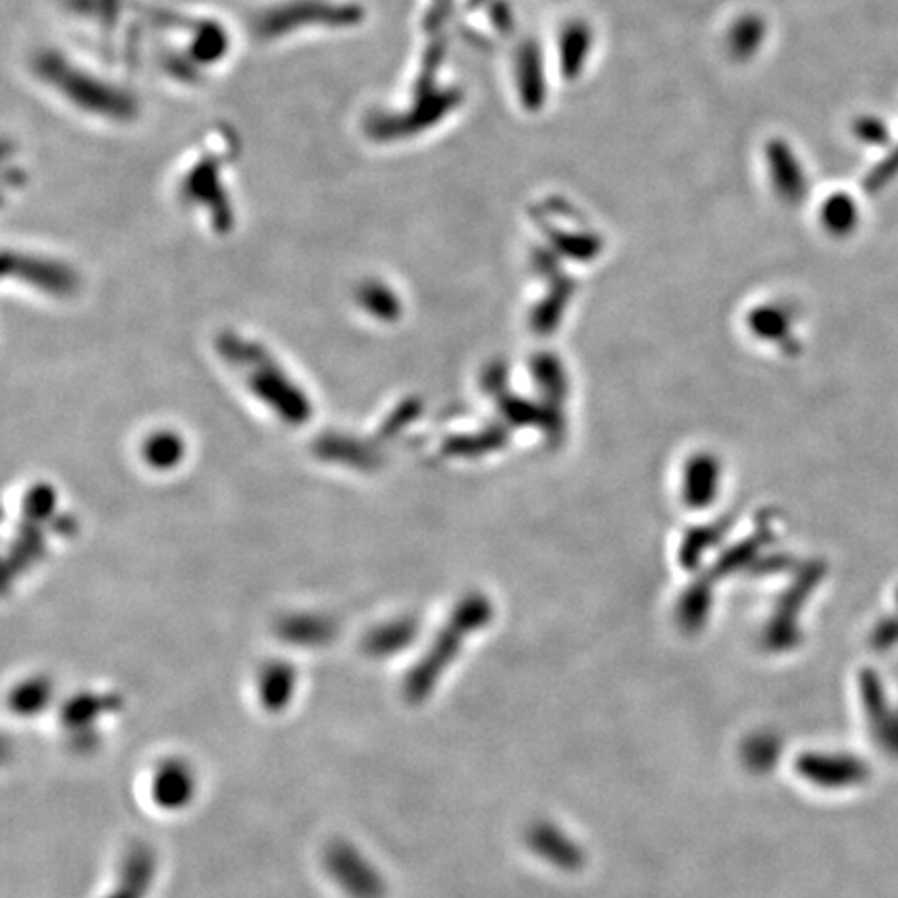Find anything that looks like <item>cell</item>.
Masks as SVG:
<instances>
[{"label":"cell","mask_w":898,"mask_h":898,"mask_svg":"<svg viewBox=\"0 0 898 898\" xmlns=\"http://www.w3.org/2000/svg\"><path fill=\"white\" fill-rule=\"evenodd\" d=\"M219 352L244 375L246 385L256 398L275 410L279 418L289 425H304L310 418L312 406L306 393L285 375L273 356L256 341L227 333L219 337Z\"/></svg>","instance_id":"obj_1"},{"label":"cell","mask_w":898,"mask_h":898,"mask_svg":"<svg viewBox=\"0 0 898 898\" xmlns=\"http://www.w3.org/2000/svg\"><path fill=\"white\" fill-rule=\"evenodd\" d=\"M323 863L333 884L348 898H385L387 882L383 874L356 844L348 840L331 842Z\"/></svg>","instance_id":"obj_2"},{"label":"cell","mask_w":898,"mask_h":898,"mask_svg":"<svg viewBox=\"0 0 898 898\" xmlns=\"http://www.w3.org/2000/svg\"><path fill=\"white\" fill-rule=\"evenodd\" d=\"M55 508V491L46 485H38L25 497L23 504V522L19 535L15 537L13 553L7 560V574H19L36 562V558L44 551V539L40 533V522Z\"/></svg>","instance_id":"obj_3"},{"label":"cell","mask_w":898,"mask_h":898,"mask_svg":"<svg viewBox=\"0 0 898 898\" xmlns=\"http://www.w3.org/2000/svg\"><path fill=\"white\" fill-rule=\"evenodd\" d=\"M196 792V774L188 761L169 757L158 763L150 784V795L156 807L163 811H181L192 805Z\"/></svg>","instance_id":"obj_4"},{"label":"cell","mask_w":898,"mask_h":898,"mask_svg":"<svg viewBox=\"0 0 898 898\" xmlns=\"http://www.w3.org/2000/svg\"><path fill=\"white\" fill-rule=\"evenodd\" d=\"M156 853L150 844L138 840L125 851L117 882L104 898H146L156 878Z\"/></svg>","instance_id":"obj_5"},{"label":"cell","mask_w":898,"mask_h":898,"mask_svg":"<svg viewBox=\"0 0 898 898\" xmlns=\"http://www.w3.org/2000/svg\"><path fill=\"white\" fill-rule=\"evenodd\" d=\"M298 689V672L296 668L283 662V659H273V662L264 664L258 674V703L264 711L269 713H281L294 701Z\"/></svg>","instance_id":"obj_6"},{"label":"cell","mask_w":898,"mask_h":898,"mask_svg":"<svg viewBox=\"0 0 898 898\" xmlns=\"http://www.w3.org/2000/svg\"><path fill=\"white\" fill-rule=\"evenodd\" d=\"M121 709V697L117 695H96V693H77L67 699L61 707V724L69 730V734L94 730V724L104 713H113Z\"/></svg>","instance_id":"obj_7"},{"label":"cell","mask_w":898,"mask_h":898,"mask_svg":"<svg viewBox=\"0 0 898 898\" xmlns=\"http://www.w3.org/2000/svg\"><path fill=\"white\" fill-rule=\"evenodd\" d=\"M277 635L296 647H321L335 637V624L325 616H287L277 624Z\"/></svg>","instance_id":"obj_8"},{"label":"cell","mask_w":898,"mask_h":898,"mask_svg":"<svg viewBox=\"0 0 898 898\" xmlns=\"http://www.w3.org/2000/svg\"><path fill=\"white\" fill-rule=\"evenodd\" d=\"M414 622L412 620H393L373 628L362 641V651L375 659L391 657L404 651L414 639Z\"/></svg>","instance_id":"obj_9"},{"label":"cell","mask_w":898,"mask_h":898,"mask_svg":"<svg viewBox=\"0 0 898 898\" xmlns=\"http://www.w3.org/2000/svg\"><path fill=\"white\" fill-rule=\"evenodd\" d=\"M55 699V686L44 676H32L15 684L9 693V709L19 718H36Z\"/></svg>","instance_id":"obj_10"},{"label":"cell","mask_w":898,"mask_h":898,"mask_svg":"<svg viewBox=\"0 0 898 898\" xmlns=\"http://www.w3.org/2000/svg\"><path fill=\"white\" fill-rule=\"evenodd\" d=\"M15 275L32 281L34 285L46 289L50 294H71L77 279L73 277V273L69 269L63 267H55V264H46V262H36V260H19L15 264Z\"/></svg>","instance_id":"obj_11"},{"label":"cell","mask_w":898,"mask_h":898,"mask_svg":"<svg viewBox=\"0 0 898 898\" xmlns=\"http://www.w3.org/2000/svg\"><path fill=\"white\" fill-rule=\"evenodd\" d=\"M531 844H535L537 853H541L545 859H549L553 863H558L560 867H572V865L580 863L578 849H560V847H568V844H572V842L553 828L545 826V828L535 830Z\"/></svg>","instance_id":"obj_12"},{"label":"cell","mask_w":898,"mask_h":898,"mask_svg":"<svg viewBox=\"0 0 898 898\" xmlns=\"http://www.w3.org/2000/svg\"><path fill=\"white\" fill-rule=\"evenodd\" d=\"M142 454L152 468H173L183 458V443L173 433H158L146 439Z\"/></svg>","instance_id":"obj_13"},{"label":"cell","mask_w":898,"mask_h":898,"mask_svg":"<svg viewBox=\"0 0 898 898\" xmlns=\"http://www.w3.org/2000/svg\"><path fill=\"white\" fill-rule=\"evenodd\" d=\"M364 310L371 312L379 321H391L398 314V302L383 285H364L358 294Z\"/></svg>","instance_id":"obj_14"},{"label":"cell","mask_w":898,"mask_h":898,"mask_svg":"<svg viewBox=\"0 0 898 898\" xmlns=\"http://www.w3.org/2000/svg\"><path fill=\"white\" fill-rule=\"evenodd\" d=\"M857 136L867 144H886L888 142V129L880 119L865 117L855 127Z\"/></svg>","instance_id":"obj_15"},{"label":"cell","mask_w":898,"mask_h":898,"mask_svg":"<svg viewBox=\"0 0 898 898\" xmlns=\"http://www.w3.org/2000/svg\"><path fill=\"white\" fill-rule=\"evenodd\" d=\"M898 175V148L886 158V161L869 175V179H867V188H871V190H876V188H882V186H886V183L892 179V177H896Z\"/></svg>","instance_id":"obj_16"}]
</instances>
